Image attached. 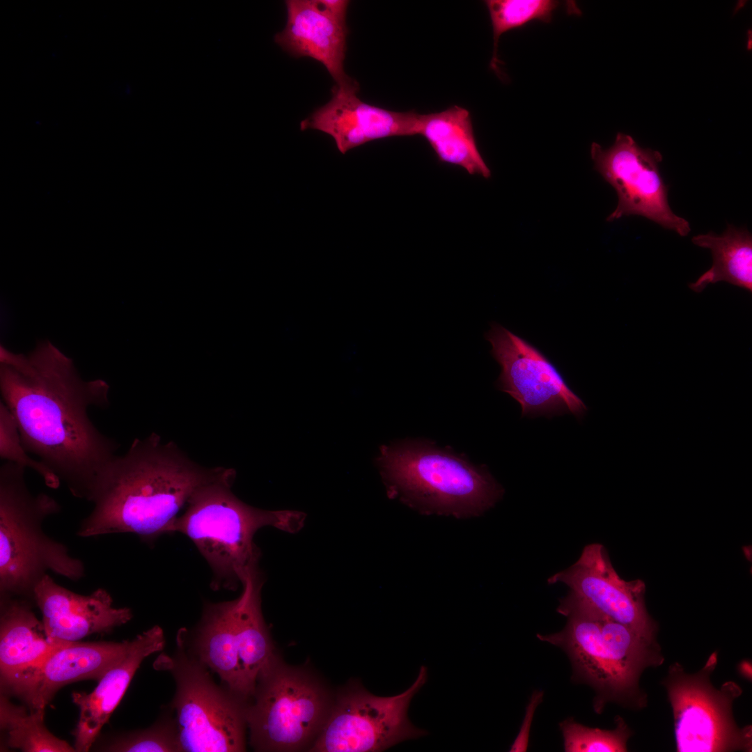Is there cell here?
<instances>
[{
	"mask_svg": "<svg viewBox=\"0 0 752 752\" xmlns=\"http://www.w3.org/2000/svg\"><path fill=\"white\" fill-rule=\"evenodd\" d=\"M694 244L710 250L712 267L689 287L702 292L709 284L726 281L752 291V236L746 228L728 224L721 235L712 231L692 237Z\"/></svg>",
	"mask_w": 752,
	"mask_h": 752,
	"instance_id": "23",
	"label": "cell"
},
{
	"mask_svg": "<svg viewBox=\"0 0 752 752\" xmlns=\"http://www.w3.org/2000/svg\"><path fill=\"white\" fill-rule=\"evenodd\" d=\"M176 642L175 652L159 655L153 667L169 672L175 680L171 709L182 751H244L247 700L217 684L178 634Z\"/></svg>",
	"mask_w": 752,
	"mask_h": 752,
	"instance_id": "7",
	"label": "cell"
},
{
	"mask_svg": "<svg viewBox=\"0 0 752 752\" xmlns=\"http://www.w3.org/2000/svg\"><path fill=\"white\" fill-rule=\"evenodd\" d=\"M105 751L120 752L182 751L175 717L165 714L152 726L116 739Z\"/></svg>",
	"mask_w": 752,
	"mask_h": 752,
	"instance_id": "27",
	"label": "cell"
},
{
	"mask_svg": "<svg viewBox=\"0 0 752 752\" xmlns=\"http://www.w3.org/2000/svg\"><path fill=\"white\" fill-rule=\"evenodd\" d=\"M263 576L259 568L246 575L236 599L235 625L239 657L244 681L252 697L258 675L276 659L261 611Z\"/></svg>",
	"mask_w": 752,
	"mask_h": 752,
	"instance_id": "21",
	"label": "cell"
},
{
	"mask_svg": "<svg viewBox=\"0 0 752 752\" xmlns=\"http://www.w3.org/2000/svg\"><path fill=\"white\" fill-rule=\"evenodd\" d=\"M33 601L42 616L47 636L79 641L93 634L109 633L133 617L128 607H113L111 594L99 588L79 595L58 584L47 574L36 585Z\"/></svg>",
	"mask_w": 752,
	"mask_h": 752,
	"instance_id": "16",
	"label": "cell"
},
{
	"mask_svg": "<svg viewBox=\"0 0 752 752\" xmlns=\"http://www.w3.org/2000/svg\"><path fill=\"white\" fill-rule=\"evenodd\" d=\"M287 22L275 42L295 58L309 57L321 63L338 86L355 80L344 70L348 29L336 19L319 0H287Z\"/></svg>",
	"mask_w": 752,
	"mask_h": 752,
	"instance_id": "17",
	"label": "cell"
},
{
	"mask_svg": "<svg viewBox=\"0 0 752 752\" xmlns=\"http://www.w3.org/2000/svg\"><path fill=\"white\" fill-rule=\"evenodd\" d=\"M422 666L414 682L393 696H377L356 686L338 698L322 727L312 751L375 752L426 732L416 728L407 716L410 702L425 684Z\"/></svg>",
	"mask_w": 752,
	"mask_h": 752,
	"instance_id": "10",
	"label": "cell"
},
{
	"mask_svg": "<svg viewBox=\"0 0 752 752\" xmlns=\"http://www.w3.org/2000/svg\"><path fill=\"white\" fill-rule=\"evenodd\" d=\"M359 91L357 81L347 86L335 84L330 100L303 120L300 130L329 134L342 154L376 139L416 135L419 113L370 104L358 97Z\"/></svg>",
	"mask_w": 752,
	"mask_h": 752,
	"instance_id": "15",
	"label": "cell"
},
{
	"mask_svg": "<svg viewBox=\"0 0 752 752\" xmlns=\"http://www.w3.org/2000/svg\"><path fill=\"white\" fill-rule=\"evenodd\" d=\"M379 462L389 496L423 514L478 516L504 492L485 467L426 440L383 446Z\"/></svg>",
	"mask_w": 752,
	"mask_h": 752,
	"instance_id": "5",
	"label": "cell"
},
{
	"mask_svg": "<svg viewBox=\"0 0 752 752\" xmlns=\"http://www.w3.org/2000/svg\"><path fill=\"white\" fill-rule=\"evenodd\" d=\"M611 730L586 726L573 718L559 723L566 752H625L633 733L620 716Z\"/></svg>",
	"mask_w": 752,
	"mask_h": 752,
	"instance_id": "26",
	"label": "cell"
},
{
	"mask_svg": "<svg viewBox=\"0 0 752 752\" xmlns=\"http://www.w3.org/2000/svg\"><path fill=\"white\" fill-rule=\"evenodd\" d=\"M236 599L205 603L200 620L178 634L201 664L216 673L224 686L248 701L251 698L240 664L235 625Z\"/></svg>",
	"mask_w": 752,
	"mask_h": 752,
	"instance_id": "19",
	"label": "cell"
},
{
	"mask_svg": "<svg viewBox=\"0 0 752 752\" xmlns=\"http://www.w3.org/2000/svg\"><path fill=\"white\" fill-rule=\"evenodd\" d=\"M165 644L163 629L158 625L152 627L132 640L127 652L98 680L92 692L72 693V701L79 710L72 732L76 751L86 752L91 749L141 664L147 657L162 650Z\"/></svg>",
	"mask_w": 752,
	"mask_h": 752,
	"instance_id": "18",
	"label": "cell"
},
{
	"mask_svg": "<svg viewBox=\"0 0 752 752\" xmlns=\"http://www.w3.org/2000/svg\"><path fill=\"white\" fill-rule=\"evenodd\" d=\"M0 390L26 451L75 497L86 500L118 455V443L95 426L88 412L109 407V384L83 380L72 360L45 340L26 354L1 345Z\"/></svg>",
	"mask_w": 752,
	"mask_h": 752,
	"instance_id": "1",
	"label": "cell"
},
{
	"mask_svg": "<svg viewBox=\"0 0 752 752\" xmlns=\"http://www.w3.org/2000/svg\"><path fill=\"white\" fill-rule=\"evenodd\" d=\"M423 136L438 159L484 178L491 171L478 150L469 111L453 105L439 112L420 114L416 135Z\"/></svg>",
	"mask_w": 752,
	"mask_h": 752,
	"instance_id": "22",
	"label": "cell"
},
{
	"mask_svg": "<svg viewBox=\"0 0 752 752\" xmlns=\"http://www.w3.org/2000/svg\"><path fill=\"white\" fill-rule=\"evenodd\" d=\"M235 473L225 469L202 485L175 519L171 533L188 537L209 565L214 590H236L246 575L258 567L260 551L253 541L262 527L271 526L295 533L305 515L292 510L268 511L253 508L232 492Z\"/></svg>",
	"mask_w": 752,
	"mask_h": 752,
	"instance_id": "4",
	"label": "cell"
},
{
	"mask_svg": "<svg viewBox=\"0 0 752 752\" xmlns=\"http://www.w3.org/2000/svg\"><path fill=\"white\" fill-rule=\"evenodd\" d=\"M320 4L338 21L346 23L350 1L347 0H319Z\"/></svg>",
	"mask_w": 752,
	"mask_h": 752,
	"instance_id": "30",
	"label": "cell"
},
{
	"mask_svg": "<svg viewBox=\"0 0 752 752\" xmlns=\"http://www.w3.org/2000/svg\"><path fill=\"white\" fill-rule=\"evenodd\" d=\"M590 155L594 169L618 195V205L606 217L607 221L638 215L682 237L689 235V221L675 214L669 206L668 186L659 168L663 159L659 151L643 148L631 136L618 132L609 148L592 143Z\"/></svg>",
	"mask_w": 752,
	"mask_h": 752,
	"instance_id": "11",
	"label": "cell"
},
{
	"mask_svg": "<svg viewBox=\"0 0 752 752\" xmlns=\"http://www.w3.org/2000/svg\"><path fill=\"white\" fill-rule=\"evenodd\" d=\"M717 664V651L694 673L675 661L661 682L673 712L678 752L751 751V726L740 727L733 715L734 702L743 690L734 681L713 685Z\"/></svg>",
	"mask_w": 752,
	"mask_h": 752,
	"instance_id": "8",
	"label": "cell"
},
{
	"mask_svg": "<svg viewBox=\"0 0 752 752\" xmlns=\"http://www.w3.org/2000/svg\"><path fill=\"white\" fill-rule=\"evenodd\" d=\"M246 721L250 743L258 751L299 749L320 733L328 716L322 687L278 657L258 677ZM251 697V698H252Z\"/></svg>",
	"mask_w": 752,
	"mask_h": 752,
	"instance_id": "9",
	"label": "cell"
},
{
	"mask_svg": "<svg viewBox=\"0 0 752 752\" xmlns=\"http://www.w3.org/2000/svg\"><path fill=\"white\" fill-rule=\"evenodd\" d=\"M543 696L544 694L542 691L537 690L533 693L526 708L525 716L520 730L512 744L510 751L522 752L526 751L528 745L531 722L538 706L542 700Z\"/></svg>",
	"mask_w": 752,
	"mask_h": 752,
	"instance_id": "29",
	"label": "cell"
},
{
	"mask_svg": "<svg viewBox=\"0 0 752 752\" xmlns=\"http://www.w3.org/2000/svg\"><path fill=\"white\" fill-rule=\"evenodd\" d=\"M24 471L10 462L0 467V594L33 600L34 588L48 571L77 581L85 567L45 532V519L61 506L47 494H33Z\"/></svg>",
	"mask_w": 752,
	"mask_h": 752,
	"instance_id": "6",
	"label": "cell"
},
{
	"mask_svg": "<svg viewBox=\"0 0 752 752\" xmlns=\"http://www.w3.org/2000/svg\"><path fill=\"white\" fill-rule=\"evenodd\" d=\"M132 641L68 642L38 664L1 681L22 699L30 710H45L63 686L77 681L100 680L127 652Z\"/></svg>",
	"mask_w": 752,
	"mask_h": 752,
	"instance_id": "14",
	"label": "cell"
},
{
	"mask_svg": "<svg viewBox=\"0 0 752 752\" xmlns=\"http://www.w3.org/2000/svg\"><path fill=\"white\" fill-rule=\"evenodd\" d=\"M485 338L501 367L498 388L519 403L522 416L551 418L570 413L581 418L585 414L583 400L538 350L496 323Z\"/></svg>",
	"mask_w": 752,
	"mask_h": 752,
	"instance_id": "12",
	"label": "cell"
},
{
	"mask_svg": "<svg viewBox=\"0 0 752 752\" xmlns=\"http://www.w3.org/2000/svg\"><path fill=\"white\" fill-rule=\"evenodd\" d=\"M737 672L747 680L752 679V664L749 659L742 660L737 666Z\"/></svg>",
	"mask_w": 752,
	"mask_h": 752,
	"instance_id": "31",
	"label": "cell"
},
{
	"mask_svg": "<svg viewBox=\"0 0 752 752\" xmlns=\"http://www.w3.org/2000/svg\"><path fill=\"white\" fill-rule=\"evenodd\" d=\"M45 710H29L17 705L3 694L0 698L1 728L6 744L25 752L76 751L67 742L54 736L44 723Z\"/></svg>",
	"mask_w": 752,
	"mask_h": 752,
	"instance_id": "24",
	"label": "cell"
},
{
	"mask_svg": "<svg viewBox=\"0 0 752 752\" xmlns=\"http://www.w3.org/2000/svg\"><path fill=\"white\" fill-rule=\"evenodd\" d=\"M547 582L564 583L571 593L600 613L657 638V625L645 604V583L622 579L602 545H586L573 565L551 576Z\"/></svg>",
	"mask_w": 752,
	"mask_h": 752,
	"instance_id": "13",
	"label": "cell"
},
{
	"mask_svg": "<svg viewBox=\"0 0 752 752\" xmlns=\"http://www.w3.org/2000/svg\"><path fill=\"white\" fill-rule=\"evenodd\" d=\"M567 618L564 628L539 640L562 649L568 656L574 681L595 691L594 711L607 703L632 710L648 705L640 678L648 668L664 662L657 641L600 613L569 592L557 608Z\"/></svg>",
	"mask_w": 752,
	"mask_h": 752,
	"instance_id": "3",
	"label": "cell"
},
{
	"mask_svg": "<svg viewBox=\"0 0 752 752\" xmlns=\"http://www.w3.org/2000/svg\"><path fill=\"white\" fill-rule=\"evenodd\" d=\"M68 642L47 636L26 599L1 596V681L38 664Z\"/></svg>",
	"mask_w": 752,
	"mask_h": 752,
	"instance_id": "20",
	"label": "cell"
},
{
	"mask_svg": "<svg viewBox=\"0 0 752 752\" xmlns=\"http://www.w3.org/2000/svg\"><path fill=\"white\" fill-rule=\"evenodd\" d=\"M0 457L36 471L46 485L58 488L61 482L57 476L39 460L29 456L23 446L16 422L6 405L0 402Z\"/></svg>",
	"mask_w": 752,
	"mask_h": 752,
	"instance_id": "28",
	"label": "cell"
},
{
	"mask_svg": "<svg viewBox=\"0 0 752 752\" xmlns=\"http://www.w3.org/2000/svg\"><path fill=\"white\" fill-rule=\"evenodd\" d=\"M485 3L493 31L494 48L490 67L496 73L499 72L497 52L501 35L533 20L550 22L559 4L551 0H487Z\"/></svg>",
	"mask_w": 752,
	"mask_h": 752,
	"instance_id": "25",
	"label": "cell"
},
{
	"mask_svg": "<svg viewBox=\"0 0 752 752\" xmlns=\"http://www.w3.org/2000/svg\"><path fill=\"white\" fill-rule=\"evenodd\" d=\"M224 471L200 467L156 434L136 439L95 483L86 499L93 508L81 519L77 535L133 533L152 542L170 534L196 489Z\"/></svg>",
	"mask_w": 752,
	"mask_h": 752,
	"instance_id": "2",
	"label": "cell"
}]
</instances>
